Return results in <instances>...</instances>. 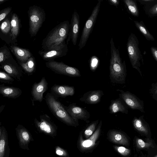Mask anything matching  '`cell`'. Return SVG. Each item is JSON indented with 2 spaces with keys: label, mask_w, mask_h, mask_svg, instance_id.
Listing matches in <instances>:
<instances>
[{
  "label": "cell",
  "mask_w": 157,
  "mask_h": 157,
  "mask_svg": "<svg viewBox=\"0 0 157 157\" xmlns=\"http://www.w3.org/2000/svg\"><path fill=\"white\" fill-rule=\"evenodd\" d=\"M154 157H157V155H155Z\"/></svg>",
  "instance_id": "f6af8a7d"
},
{
  "label": "cell",
  "mask_w": 157,
  "mask_h": 157,
  "mask_svg": "<svg viewBox=\"0 0 157 157\" xmlns=\"http://www.w3.org/2000/svg\"><path fill=\"white\" fill-rule=\"evenodd\" d=\"M44 99L51 112L57 119L66 124L75 126L78 124L70 115L64 106L57 98L50 93H48Z\"/></svg>",
  "instance_id": "3957f363"
},
{
  "label": "cell",
  "mask_w": 157,
  "mask_h": 157,
  "mask_svg": "<svg viewBox=\"0 0 157 157\" xmlns=\"http://www.w3.org/2000/svg\"><path fill=\"white\" fill-rule=\"evenodd\" d=\"M143 1L145 2H152L154 0H143Z\"/></svg>",
  "instance_id": "ee69618b"
},
{
  "label": "cell",
  "mask_w": 157,
  "mask_h": 157,
  "mask_svg": "<svg viewBox=\"0 0 157 157\" xmlns=\"http://www.w3.org/2000/svg\"><path fill=\"white\" fill-rule=\"evenodd\" d=\"M151 51L152 54L155 59L157 61V48L154 47L151 48Z\"/></svg>",
  "instance_id": "74e56055"
},
{
  "label": "cell",
  "mask_w": 157,
  "mask_h": 157,
  "mask_svg": "<svg viewBox=\"0 0 157 157\" xmlns=\"http://www.w3.org/2000/svg\"><path fill=\"white\" fill-rule=\"evenodd\" d=\"M7 0H0V5L2 4Z\"/></svg>",
  "instance_id": "7bdbcfd3"
},
{
  "label": "cell",
  "mask_w": 157,
  "mask_h": 157,
  "mask_svg": "<svg viewBox=\"0 0 157 157\" xmlns=\"http://www.w3.org/2000/svg\"><path fill=\"white\" fill-rule=\"evenodd\" d=\"M70 24L68 20L61 22L48 34L42 41L43 50L49 49L59 45L64 42L68 36Z\"/></svg>",
  "instance_id": "7a4b0ae2"
},
{
  "label": "cell",
  "mask_w": 157,
  "mask_h": 157,
  "mask_svg": "<svg viewBox=\"0 0 157 157\" xmlns=\"http://www.w3.org/2000/svg\"><path fill=\"white\" fill-rule=\"evenodd\" d=\"M51 93L56 97L64 98L73 96L75 94V88L73 86L64 85H54L51 88Z\"/></svg>",
  "instance_id": "d6986e66"
},
{
  "label": "cell",
  "mask_w": 157,
  "mask_h": 157,
  "mask_svg": "<svg viewBox=\"0 0 157 157\" xmlns=\"http://www.w3.org/2000/svg\"><path fill=\"white\" fill-rule=\"evenodd\" d=\"M12 55L10 50L6 45L0 48V64L6 59L9 58Z\"/></svg>",
  "instance_id": "f1b7e54d"
},
{
  "label": "cell",
  "mask_w": 157,
  "mask_h": 157,
  "mask_svg": "<svg viewBox=\"0 0 157 157\" xmlns=\"http://www.w3.org/2000/svg\"><path fill=\"white\" fill-rule=\"evenodd\" d=\"M0 38L9 45L14 44L11 36L10 19L8 17L1 23Z\"/></svg>",
  "instance_id": "ffe728a7"
},
{
  "label": "cell",
  "mask_w": 157,
  "mask_h": 157,
  "mask_svg": "<svg viewBox=\"0 0 157 157\" xmlns=\"http://www.w3.org/2000/svg\"><path fill=\"white\" fill-rule=\"evenodd\" d=\"M16 136L18 140L19 147L27 150L31 141H34L32 135L29 130L23 125L19 124L15 128Z\"/></svg>",
  "instance_id": "8fae6325"
},
{
  "label": "cell",
  "mask_w": 157,
  "mask_h": 157,
  "mask_svg": "<svg viewBox=\"0 0 157 157\" xmlns=\"http://www.w3.org/2000/svg\"><path fill=\"white\" fill-rule=\"evenodd\" d=\"M141 116L139 118L135 117L132 121V123L135 128L139 132L145 134H147L148 129L147 126Z\"/></svg>",
  "instance_id": "4316f807"
},
{
  "label": "cell",
  "mask_w": 157,
  "mask_h": 157,
  "mask_svg": "<svg viewBox=\"0 0 157 157\" xmlns=\"http://www.w3.org/2000/svg\"><path fill=\"white\" fill-rule=\"evenodd\" d=\"M111 57L110 59V78L113 83H124L126 76V69L124 61L122 62L119 49L117 48L112 37L110 40Z\"/></svg>",
  "instance_id": "6da1fadb"
},
{
  "label": "cell",
  "mask_w": 157,
  "mask_h": 157,
  "mask_svg": "<svg viewBox=\"0 0 157 157\" xmlns=\"http://www.w3.org/2000/svg\"><path fill=\"white\" fill-rule=\"evenodd\" d=\"M48 89V83L44 77L38 82H35L32 86L31 94L33 101L41 102L43 99V94Z\"/></svg>",
  "instance_id": "5bb4252c"
},
{
  "label": "cell",
  "mask_w": 157,
  "mask_h": 157,
  "mask_svg": "<svg viewBox=\"0 0 157 157\" xmlns=\"http://www.w3.org/2000/svg\"><path fill=\"white\" fill-rule=\"evenodd\" d=\"M80 28V17L75 9L72 14L70 29L67 39V45L71 39L74 45H76L78 40Z\"/></svg>",
  "instance_id": "7c38bea8"
},
{
  "label": "cell",
  "mask_w": 157,
  "mask_h": 157,
  "mask_svg": "<svg viewBox=\"0 0 157 157\" xmlns=\"http://www.w3.org/2000/svg\"><path fill=\"white\" fill-rule=\"evenodd\" d=\"M104 94L103 91L101 90L90 91L85 93L79 100L86 104H95L100 102Z\"/></svg>",
  "instance_id": "44dd1931"
},
{
  "label": "cell",
  "mask_w": 157,
  "mask_h": 157,
  "mask_svg": "<svg viewBox=\"0 0 157 157\" xmlns=\"http://www.w3.org/2000/svg\"><path fill=\"white\" fill-rule=\"evenodd\" d=\"M108 1L110 4L117 7L119 4V1L118 0H108Z\"/></svg>",
  "instance_id": "ab89813d"
},
{
  "label": "cell",
  "mask_w": 157,
  "mask_h": 157,
  "mask_svg": "<svg viewBox=\"0 0 157 157\" xmlns=\"http://www.w3.org/2000/svg\"><path fill=\"white\" fill-rule=\"evenodd\" d=\"M10 148L7 132L4 126L0 125V157H10Z\"/></svg>",
  "instance_id": "ac0fdd59"
},
{
  "label": "cell",
  "mask_w": 157,
  "mask_h": 157,
  "mask_svg": "<svg viewBox=\"0 0 157 157\" xmlns=\"http://www.w3.org/2000/svg\"><path fill=\"white\" fill-rule=\"evenodd\" d=\"M109 136L110 140L114 143L125 146L128 145V140L127 137L119 131L115 130H111Z\"/></svg>",
  "instance_id": "cb8c5ba5"
},
{
  "label": "cell",
  "mask_w": 157,
  "mask_h": 157,
  "mask_svg": "<svg viewBox=\"0 0 157 157\" xmlns=\"http://www.w3.org/2000/svg\"><path fill=\"white\" fill-rule=\"evenodd\" d=\"M98 122V120L94 121L85 129L84 132V134L86 138H89L90 136H91L93 134Z\"/></svg>",
  "instance_id": "1f68e13d"
},
{
  "label": "cell",
  "mask_w": 157,
  "mask_h": 157,
  "mask_svg": "<svg viewBox=\"0 0 157 157\" xmlns=\"http://www.w3.org/2000/svg\"><path fill=\"white\" fill-rule=\"evenodd\" d=\"M100 62L98 58L94 56H92L90 60V66L91 70H94L98 67Z\"/></svg>",
  "instance_id": "e575fe53"
},
{
  "label": "cell",
  "mask_w": 157,
  "mask_h": 157,
  "mask_svg": "<svg viewBox=\"0 0 157 157\" xmlns=\"http://www.w3.org/2000/svg\"><path fill=\"white\" fill-rule=\"evenodd\" d=\"M114 148L118 153L123 156H127L130 152V149L124 147L114 146Z\"/></svg>",
  "instance_id": "8d00e7d4"
},
{
  "label": "cell",
  "mask_w": 157,
  "mask_h": 157,
  "mask_svg": "<svg viewBox=\"0 0 157 157\" xmlns=\"http://www.w3.org/2000/svg\"><path fill=\"white\" fill-rule=\"evenodd\" d=\"M5 107V105H2L0 107V113L4 109V108Z\"/></svg>",
  "instance_id": "60d3db41"
},
{
  "label": "cell",
  "mask_w": 157,
  "mask_h": 157,
  "mask_svg": "<svg viewBox=\"0 0 157 157\" xmlns=\"http://www.w3.org/2000/svg\"><path fill=\"white\" fill-rule=\"evenodd\" d=\"M40 121L35 118L34 119L35 126L40 133L54 138L57 136V127L52 121L51 118L47 114L40 116Z\"/></svg>",
  "instance_id": "52a82bcc"
},
{
  "label": "cell",
  "mask_w": 157,
  "mask_h": 157,
  "mask_svg": "<svg viewBox=\"0 0 157 157\" xmlns=\"http://www.w3.org/2000/svg\"><path fill=\"white\" fill-rule=\"evenodd\" d=\"M121 91L119 95L126 104L131 109H138L142 112L143 111V105L142 102L134 94L128 92H124L122 90H118Z\"/></svg>",
  "instance_id": "9a60e30c"
},
{
  "label": "cell",
  "mask_w": 157,
  "mask_h": 157,
  "mask_svg": "<svg viewBox=\"0 0 157 157\" xmlns=\"http://www.w3.org/2000/svg\"><path fill=\"white\" fill-rule=\"evenodd\" d=\"M124 3L130 12L133 15L137 16L139 12L135 2L132 0H124Z\"/></svg>",
  "instance_id": "f546056e"
},
{
  "label": "cell",
  "mask_w": 157,
  "mask_h": 157,
  "mask_svg": "<svg viewBox=\"0 0 157 157\" xmlns=\"http://www.w3.org/2000/svg\"><path fill=\"white\" fill-rule=\"evenodd\" d=\"M149 12L152 14H157V4L151 7L150 9Z\"/></svg>",
  "instance_id": "f35d334b"
},
{
  "label": "cell",
  "mask_w": 157,
  "mask_h": 157,
  "mask_svg": "<svg viewBox=\"0 0 157 157\" xmlns=\"http://www.w3.org/2000/svg\"><path fill=\"white\" fill-rule=\"evenodd\" d=\"M55 151L56 154L59 157H68V154L67 151L59 146L55 147Z\"/></svg>",
  "instance_id": "d590c367"
},
{
  "label": "cell",
  "mask_w": 157,
  "mask_h": 157,
  "mask_svg": "<svg viewBox=\"0 0 157 157\" xmlns=\"http://www.w3.org/2000/svg\"><path fill=\"white\" fill-rule=\"evenodd\" d=\"M102 0H98L91 14L84 25L78 44V49L80 50L86 45L90 36L92 33L99 13Z\"/></svg>",
  "instance_id": "5b68a950"
},
{
  "label": "cell",
  "mask_w": 157,
  "mask_h": 157,
  "mask_svg": "<svg viewBox=\"0 0 157 157\" xmlns=\"http://www.w3.org/2000/svg\"><path fill=\"white\" fill-rule=\"evenodd\" d=\"M9 45L10 49L16 58L18 63H25L33 56L28 49L21 48L13 44Z\"/></svg>",
  "instance_id": "2e32d148"
},
{
  "label": "cell",
  "mask_w": 157,
  "mask_h": 157,
  "mask_svg": "<svg viewBox=\"0 0 157 157\" xmlns=\"http://www.w3.org/2000/svg\"><path fill=\"white\" fill-rule=\"evenodd\" d=\"M154 93L155 94H157V86L155 88L154 90Z\"/></svg>",
  "instance_id": "b9f144b4"
},
{
  "label": "cell",
  "mask_w": 157,
  "mask_h": 157,
  "mask_svg": "<svg viewBox=\"0 0 157 157\" xmlns=\"http://www.w3.org/2000/svg\"><path fill=\"white\" fill-rule=\"evenodd\" d=\"M22 70L28 75H32L36 69L35 58L32 56L25 63H18Z\"/></svg>",
  "instance_id": "484cf974"
},
{
  "label": "cell",
  "mask_w": 157,
  "mask_h": 157,
  "mask_svg": "<svg viewBox=\"0 0 157 157\" xmlns=\"http://www.w3.org/2000/svg\"><path fill=\"white\" fill-rule=\"evenodd\" d=\"M68 114L76 122L80 119L86 121L90 117V113L85 109L76 105L75 104H70L68 106H64Z\"/></svg>",
  "instance_id": "4fadbf2b"
},
{
  "label": "cell",
  "mask_w": 157,
  "mask_h": 157,
  "mask_svg": "<svg viewBox=\"0 0 157 157\" xmlns=\"http://www.w3.org/2000/svg\"><path fill=\"white\" fill-rule=\"evenodd\" d=\"M29 19V32L31 37H35L45 19L44 10L40 6L33 5L27 11Z\"/></svg>",
  "instance_id": "277c9868"
},
{
  "label": "cell",
  "mask_w": 157,
  "mask_h": 157,
  "mask_svg": "<svg viewBox=\"0 0 157 157\" xmlns=\"http://www.w3.org/2000/svg\"><path fill=\"white\" fill-rule=\"evenodd\" d=\"M14 81L13 78L6 72L1 71H0V81L1 82L11 83Z\"/></svg>",
  "instance_id": "d6a6232c"
},
{
  "label": "cell",
  "mask_w": 157,
  "mask_h": 157,
  "mask_svg": "<svg viewBox=\"0 0 157 157\" xmlns=\"http://www.w3.org/2000/svg\"><path fill=\"white\" fill-rule=\"evenodd\" d=\"M136 144L137 148L140 149L147 148L153 147V144L152 142H145L139 138H137L136 139Z\"/></svg>",
  "instance_id": "4dcf8cb0"
},
{
  "label": "cell",
  "mask_w": 157,
  "mask_h": 157,
  "mask_svg": "<svg viewBox=\"0 0 157 157\" xmlns=\"http://www.w3.org/2000/svg\"><path fill=\"white\" fill-rule=\"evenodd\" d=\"M12 10L11 7H8L0 11V23L7 18L8 16L11 13Z\"/></svg>",
  "instance_id": "836d02e7"
},
{
  "label": "cell",
  "mask_w": 157,
  "mask_h": 157,
  "mask_svg": "<svg viewBox=\"0 0 157 157\" xmlns=\"http://www.w3.org/2000/svg\"><path fill=\"white\" fill-rule=\"evenodd\" d=\"M67 45L64 42L54 47L40 50L38 53L44 60H53L56 58L63 57L67 54L68 50Z\"/></svg>",
  "instance_id": "9c48e42d"
},
{
  "label": "cell",
  "mask_w": 157,
  "mask_h": 157,
  "mask_svg": "<svg viewBox=\"0 0 157 157\" xmlns=\"http://www.w3.org/2000/svg\"><path fill=\"white\" fill-rule=\"evenodd\" d=\"M0 64V68L10 76L17 80L21 81L23 75V70L12 56Z\"/></svg>",
  "instance_id": "30bf717a"
},
{
  "label": "cell",
  "mask_w": 157,
  "mask_h": 157,
  "mask_svg": "<svg viewBox=\"0 0 157 157\" xmlns=\"http://www.w3.org/2000/svg\"><path fill=\"white\" fill-rule=\"evenodd\" d=\"M0 93L4 97L15 99L21 94L22 91L19 88L6 86L3 84L0 85Z\"/></svg>",
  "instance_id": "603a6c76"
},
{
  "label": "cell",
  "mask_w": 157,
  "mask_h": 157,
  "mask_svg": "<svg viewBox=\"0 0 157 157\" xmlns=\"http://www.w3.org/2000/svg\"><path fill=\"white\" fill-rule=\"evenodd\" d=\"M102 124V121L101 120L97 129L93 134L89 138L83 140L81 138L79 142L80 148L83 150L90 149L96 144V142L99 136Z\"/></svg>",
  "instance_id": "e0dca14e"
},
{
  "label": "cell",
  "mask_w": 157,
  "mask_h": 157,
  "mask_svg": "<svg viewBox=\"0 0 157 157\" xmlns=\"http://www.w3.org/2000/svg\"><path fill=\"white\" fill-rule=\"evenodd\" d=\"M127 49L129 59L133 68L136 69L142 75L139 68L140 61L142 58L138 47V42L135 35L131 33L127 43Z\"/></svg>",
  "instance_id": "8992f818"
},
{
  "label": "cell",
  "mask_w": 157,
  "mask_h": 157,
  "mask_svg": "<svg viewBox=\"0 0 157 157\" xmlns=\"http://www.w3.org/2000/svg\"><path fill=\"white\" fill-rule=\"evenodd\" d=\"M46 67L55 73L71 77H80V72L75 67L69 66L62 62H58L54 60L45 63Z\"/></svg>",
  "instance_id": "ba28073f"
},
{
  "label": "cell",
  "mask_w": 157,
  "mask_h": 157,
  "mask_svg": "<svg viewBox=\"0 0 157 157\" xmlns=\"http://www.w3.org/2000/svg\"><path fill=\"white\" fill-rule=\"evenodd\" d=\"M134 22L136 27L147 40H154L155 39L153 36L149 32L143 24L136 21H134Z\"/></svg>",
  "instance_id": "83f0119b"
},
{
  "label": "cell",
  "mask_w": 157,
  "mask_h": 157,
  "mask_svg": "<svg viewBox=\"0 0 157 157\" xmlns=\"http://www.w3.org/2000/svg\"><path fill=\"white\" fill-rule=\"evenodd\" d=\"M11 36L14 44L17 45V38L20 31V20L18 15L15 13L11 14L10 17Z\"/></svg>",
  "instance_id": "7402d4cb"
},
{
  "label": "cell",
  "mask_w": 157,
  "mask_h": 157,
  "mask_svg": "<svg viewBox=\"0 0 157 157\" xmlns=\"http://www.w3.org/2000/svg\"><path fill=\"white\" fill-rule=\"evenodd\" d=\"M109 109V113L111 114H114L118 112L127 114L128 112L127 109L119 98L111 101Z\"/></svg>",
  "instance_id": "d4e9b609"
}]
</instances>
